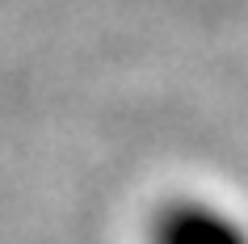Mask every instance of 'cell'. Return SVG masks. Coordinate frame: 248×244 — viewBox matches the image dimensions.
<instances>
[{
	"instance_id": "1",
	"label": "cell",
	"mask_w": 248,
	"mask_h": 244,
	"mask_svg": "<svg viewBox=\"0 0 248 244\" xmlns=\"http://www.w3.org/2000/svg\"><path fill=\"white\" fill-rule=\"evenodd\" d=\"M156 244H248V231L223 211L177 206L156 223Z\"/></svg>"
}]
</instances>
